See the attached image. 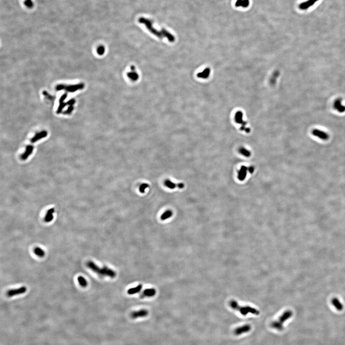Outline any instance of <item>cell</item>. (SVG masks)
Wrapping results in <instances>:
<instances>
[{"label":"cell","mask_w":345,"mask_h":345,"mask_svg":"<svg viewBox=\"0 0 345 345\" xmlns=\"http://www.w3.org/2000/svg\"><path fill=\"white\" fill-rule=\"evenodd\" d=\"M139 21L140 23L144 24L146 26V27H147V29L152 33L153 34V35H155L159 38H162L164 37H166L168 39V40L171 42H174L175 40V38L174 37V36L172 35L168 31H167L166 30L163 29L161 31H159L158 30H157L156 29H155L152 26V22L148 19L141 17L140 18Z\"/></svg>","instance_id":"1"},{"label":"cell","mask_w":345,"mask_h":345,"mask_svg":"<svg viewBox=\"0 0 345 345\" xmlns=\"http://www.w3.org/2000/svg\"><path fill=\"white\" fill-rule=\"evenodd\" d=\"M86 265L92 271L94 272L100 277H109L111 278H114L116 276V272L113 270L107 267L99 268L95 263L91 261L88 262Z\"/></svg>","instance_id":"2"},{"label":"cell","mask_w":345,"mask_h":345,"mask_svg":"<svg viewBox=\"0 0 345 345\" xmlns=\"http://www.w3.org/2000/svg\"><path fill=\"white\" fill-rule=\"evenodd\" d=\"M230 306L235 310H237L243 316H246L250 313L255 315H258L259 312L258 310L249 306H241L235 300H231L229 303Z\"/></svg>","instance_id":"3"},{"label":"cell","mask_w":345,"mask_h":345,"mask_svg":"<svg viewBox=\"0 0 345 345\" xmlns=\"http://www.w3.org/2000/svg\"><path fill=\"white\" fill-rule=\"evenodd\" d=\"M292 314L293 313L291 311H286L279 317L278 320L272 322L271 325V327L278 331H282L284 329L283 324L286 321L292 316Z\"/></svg>","instance_id":"4"},{"label":"cell","mask_w":345,"mask_h":345,"mask_svg":"<svg viewBox=\"0 0 345 345\" xmlns=\"http://www.w3.org/2000/svg\"><path fill=\"white\" fill-rule=\"evenodd\" d=\"M312 133L313 135L318 137L322 140H329V136L328 133L318 129L313 130Z\"/></svg>","instance_id":"5"},{"label":"cell","mask_w":345,"mask_h":345,"mask_svg":"<svg viewBox=\"0 0 345 345\" xmlns=\"http://www.w3.org/2000/svg\"><path fill=\"white\" fill-rule=\"evenodd\" d=\"M333 107L335 110L340 113L345 112V106L342 104V99L337 98L334 103Z\"/></svg>","instance_id":"6"},{"label":"cell","mask_w":345,"mask_h":345,"mask_svg":"<svg viewBox=\"0 0 345 345\" xmlns=\"http://www.w3.org/2000/svg\"><path fill=\"white\" fill-rule=\"evenodd\" d=\"M251 326L250 325H245L241 326L240 327H237V329L234 330V333L235 335L239 336V335L243 334V333L248 332L251 330Z\"/></svg>","instance_id":"7"},{"label":"cell","mask_w":345,"mask_h":345,"mask_svg":"<svg viewBox=\"0 0 345 345\" xmlns=\"http://www.w3.org/2000/svg\"><path fill=\"white\" fill-rule=\"evenodd\" d=\"M27 288L26 287H21L19 288L14 290H9L7 293V295L8 297H12L15 295H19L21 294L24 293L26 291Z\"/></svg>","instance_id":"8"},{"label":"cell","mask_w":345,"mask_h":345,"mask_svg":"<svg viewBox=\"0 0 345 345\" xmlns=\"http://www.w3.org/2000/svg\"><path fill=\"white\" fill-rule=\"evenodd\" d=\"M165 184L166 187L170 189H175V188H178L182 189V188H184L185 187V185L183 183H175L174 182L171 181L170 180H166L165 182Z\"/></svg>","instance_id":"9"},{"label":"cell","mask_w":345,"mask_h":345,"mask_svg":"<svg viewBox=\"0 0 345 345\" xmlns=\"http://www.w3.org/2000/svg\"><path fill=\"white\" fill-rule=\"evenodd\" d=\"M148 314V312L146 310H140L133 312L131 314V317L133 319H136L139 317H143L146 316Z\"/></svg>","instance_id":"10"},{"label":"cell","mask_w":345,"mask_h":345,"mask_svg":"<svg viewBox=\"0 0 345 345\" xmlns=\"http://www.w3.org/2000/svg\"><path fill=\"white\" fill-rule=\"evenodd\" d=\"M34 147L32 145H29L26 147V151L24 153L21 155V159L23 160H25L28 158V157L32 153L33 151Z\"/></svg>","instance_id":"11"},{"label":"cell","mask_w":345,"mask_h":345,"mask_svg":"<svg viewBox=\"0 0 345 345\" xmlns=\"http://www.w3.org/2000/svg\"><path fill=\"white\" fill-rule=\"evenodd\" d=\"M250 5V0H236L235 6L236 7L246 8Z\"/></svg>","instance_id":"12"},{"label":"cell","mask_w":345,"mask_h":345,"mask_svg":"<svg viewBox=\"0 0 345 345\" xmlns=\"http://www.w3.org/2000/svg\"><path fill=\"white\" fill-rule=\"evenodd\" d=\"M156 294V291L154 288H148L144 290L142 293L141 294V298L151 297L155 296Z\"/></svg>","instance_id":"13"},{"label":"cell","mask_w":345,"mask_h":345,"mask_svg":"<svg viewBox=\"0 0 345 345\" xmlns=\"http://www.w3.org/2000/svg\"><path fill=\"white\" fill-rule=\"evenodd\" d=\"M318 0H308L307 1H305L301 4L299 5V8L301 10H305L308 9L309 7L312 6L314 4L318 1Z\"/></svg>","instance_id":"14"},{"label":"cell","mask_w":345,"mask_h":345,"mask_svg":"<svg viewBox=\"0 0 345 345\" xmlns=\"http://www.w3.org/2000/svg\"><path fill=\"white\" fill-rule=\"evenodd\" d=\"M48 133L46 131H43V132H41L39 133L34 137L33 138L31 139V142L32 143H35L36 142H37V140H40L42 138H45L47 136Z\"/></svg>","instance_id":"15"},{"label":"cell","mask_w":345,"mask_h":345,"mask_svg":"<svg viewBox=\"0 0 345 345\" xmlns=\"http://www.w3.org/2000/svg\"><path fill=\"white\" fill-rule=\"evenodd\" d=\"M55 212V209L54 208H52V209H49L48 210V211L44 219L45 222L46 223H49L53 219V214Z\"/></svg>","instance_id":"16"},{"label":"cell","mask_w":345,"mask_h":345,"mask_svg":"<svg viewBox=\"0 0 345 345\" xmlns=\"http://www.w3.org/2000/svg\"><path fill=\"white\" fill-rule=\"evenodd\" d=\"M331 302H332V303L333 306H334V307L337 309V310H342L343 309V305L337 298H334L331 301Z\"/></svg>","instance_id":"17"},{"label":"cell","mask_w":345,"mask_h":345,"mask_svg":"<svg viewBox=\"0 0 345 345\" xmlns=\"http://www.w3.org/2000/svg\"><path fill=\"white\" fill-rule=\"evenodd\" d=\"M142 285L141 284L139 285L136 286L135 287L130 288L128 290V291H127V293L130 294V295L135 294H136L138 293V292H139L142 290Z\"/></svg>","instance_id":"18"},{"label":"cell","mask_w":345,"mask_h":345,"mask_svg":"<svg viewBox=\"0 0 345 345\" xmlns=\"http://www.w3.org/2000/svg\"><path fill=\"white\" fill-rule=\"evenodd\" d=\"M127 75L129 78L133 81H136L139 79V75L135 71H132L131 72H128Z\"/></svg>","instance_id":"19"},{"label":"cell","mask_w":345,"mask_h":345,"mask_svg":"<svg viewBox=\"0 0 345 345\" xmlns=\"http://www.w3.org/2000/svg\"><path fill=\"white\" fill-rule=\"evenodd\" d=\"M172 215V211L170 210H167L161 216V219L162 220H166L168 218H170Z\"/></svg>","instance_id":"20"},{"label":"cell","mask_w":345,"mask_h":345,"mask_svg":"<svg viewBox=\"0 0 345 345\" xmlns=\"http://www.w3.org/2000/svg\"><path fill=\"white\" fill-rule=\"evenodd\" d=\"M34 253H35L37 256H39L40 258H42L45 255V253L44 252V250H42V249L40 248L39 247H36L34 249Z\"/></svg>","instance_id":"21"},{"label":"cell","mask_w":345,"mask_h":345,"mask_svg":"<svg viewBox=\"0 0 345 345\" xmlns=\"http://www.w3.org/2000/svg\"><path fill=\"white\" fill-rule=\"evenodd\" d=\"M78 281L79 283L80 284V285L83 287H85L87 286V282L84 277H82V276L79 277L78 278Z\"/></svg>","instance_id":"22"},{"label":"cell","mask_w":345,"mask_h":345,"mask_svg":"<svg viewBox=\"0 0 345 345\" xmlns=\"http://www.w3.org/2000/svg\"><path fill=\"white\" fill-rule=\"evenodd\" d=\"M149 187V185L148 184L143 183L141 185L140 187V192L142 193H144L145 192V189Z\"/></svg>","instance_id":"23"},{"label":"cell","mask_w":345,"mask_h":345,"mask_svg":"<svg viewBox=\"0 0 345 345\" xmlns=\"http://www.w3.org/2000/svg\"><path fill=\"white\" fill-rule=\"evenodd\" d=\"M105 48L103 47H100L98 49V53L100 55H102L103 53H104Z\"/></svg>","instance_id":"24"}]
</instances>
